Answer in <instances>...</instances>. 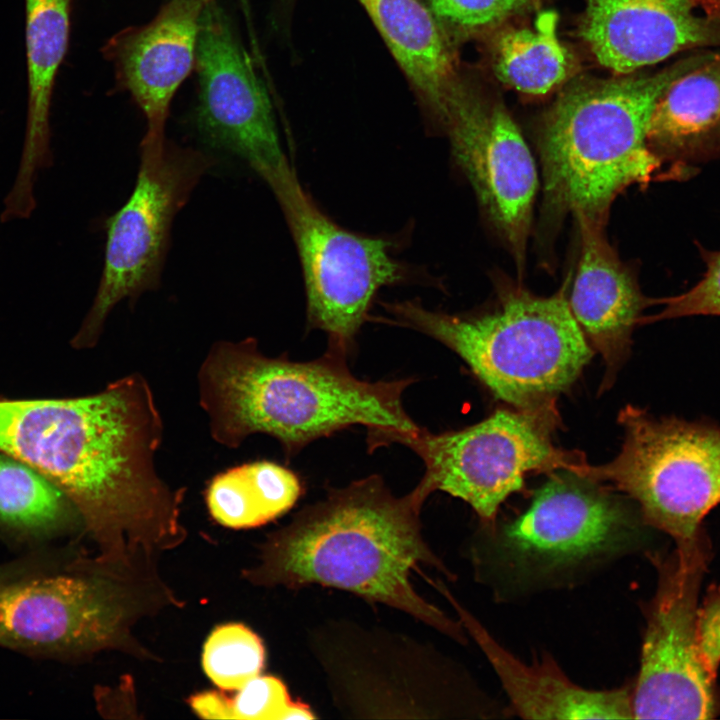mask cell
Masks as SVG:
<instances>
[{
    "mask_svg": "<svg viewBox=\"0 0 720 720\" xmlns=\"http://www.w3.org/2000/svg\"><path fill=\"white\" fill-rule=\"evenodd\" d=\"M162 436L152 390L138 373L83 397L0 400V450L52 482L88 529L115 547L178 529L181 494L155 467Z\"/></svg>",
    "mask_w": 720,
    "mask_h": 720,
    "instance_id": "1",
    "label": "cell"
},
{
    "mask_svg": "<svg viewBox=\"0 0 720 720\" xmlns=\"http://www.w3.org/2000/svg\"><path fill=\"white\" fill-rule=\"evenodd\" d=\"M426 498L418 485L395 496L378 475L330 489L271 534L248 576L261 585L342 589L465 643L461 623L420 596L410 580L422 566L454 578L422 535L420 512Z\"/></svg>",
    "mask_w": 720,
    "mask_h": 720,
    "instance_id": "2",
    "label": "cell"
},
{
    "mask_svg": "<svg viewBox=\"0 0 720 720\" xmlns=\"http://www.w3.org/2000/svg\"><path fill=\"white\" fill-rule=\"evenodd\" d=\"M345 356L295 362L267 357L254 338L212 345L198 372L199 402L212 438L237 448L268 434L291 457L312 441L354 425L367 428L370 449L421 429L402 396L415 379L369 382L355 377Z\"/></svg>",
    "mask_w": 720,
    "mask_h": 720,
    "instance_id": "3",
    "label": "cell"
},
{
    "mask_svg": "<svg viewBox=\"0 0 720 720\" xmlns=\"http://www.w3.org/2000/svg\"><path fill=\"white\" fill-rule=\"evenodd\" d=\"M711 55H694L651 75L582 81L566 89L540 135L545 207L604 225L627 187L690 176V167L667 164L650 149L649 125L670 84Z\"/></svg>",
    "mask_w": 720,
    "mask_h": 720,
    "instance_id": "4",
    "label": "cell"
},
{
    "mask_svg": "<svg viewBox=\"0 0 720 720\" xmlns=\"http://www.w3.org/2000/svg\"><path fill=\"white\" fill-rule=\"evenodd\" d=\"M385 307L394 323L447 346L497 399L518 409L555 403L594 355L563 294L511 289L493 310L476 315L432 311L416 301Z\"/></svg>",
    "mask_w": 720,
    "mask_h": 720,
    "instance_id": "5",
    "label": "cell"
},
{
    "mask_svg": "<svg viewBox=\"0 0 720 720\" xmlns=\"http://www.w3.org/2000/svg\"><path fill=\"white\" fill-rule=\"evenodd\" d=\"M617 421L624 431L617 456L586 463L577 474L632 498L645 523L676 545L699 539L703 520L720 504V423L655 416L631 404Z\"/></svg>",
    "mask_w": 720,
    "mask_h": 720,
    "instance_id": "6",
    "label": "cell"
},
{
    "mask_svg": "<svg viewBox=\"0 0 720 720\" xmlns=\"http://www.w3.org/2000/svg\"><path fill=\"white\" fill-rule=\"evenodd\" d=\"M559 423L555 404L499 409L483 421L433 434L421 428L403 444L423 461L418 483L428 497L442 491L469 504L486 524L499 507L523 488L529 472H577L586 462L578 451L556 447L551 434Z\"/></svg>",
    "mask_w": 720,
    "mask_h": 720,
    "instance_id": "7",
    "label": "cell"
},
{
    "mask_svg": "<svg viewBox=\"0 0 720 720\" xmlns=\"http://www.w3.org/2000/svg\"><path fill=\"white\" fill-rule=\"evenodd\" d=\"M140 148L134 189L106 222L102 276L92 306L72 340L77 348L97 343L107 316L120 301L133 303L159 287L173 219L215 162L208 154L166 139L141 141Z\"/></svg>",
    "mask_w": 720,
    "mask_h": 720,
    "instance_id": "8",
    "label": "cell"
},
{
    "mask_svg": "<svg viewBox=\"0 0 720 720\" xmlns=\"http://www.w3.org/2000/svg\"><path fill=\"white\" fill-rule=\"evenodd\" d=\"M301 261L311 328L328 335V351L347 357L377 291L401 281V265L382 238L347 231L303 190L293 168L269 184Z\"/></svg>",
    "mask_w": 720,
    "mask_h": 720,
    "instance_id": "9",
    "label": "cell"
},
{
    "mask_svg": "<svg viewBox=\"0 0 720 720\" xmlns=\"http://www.w3.org/2000/svg\"><path fill=\"white\" fill-rule=\"evenodd\" d=\"M708 560L702 536L657 560L658 584L632 688L635 719L714 716L715 677L703 662L697 632L700 586Z\"/></svg>",
    "mask_w": 720,
    "mask_h": 720,
    "instance_id": "10",
    "label": "cell"
},
{
    "mask_svg": "<svg viewBox=\"0 0 720 720\" xmlns=\"http://www.w3.org/2000/svg\"><path fill=\"white\" fill-rule=\"evenodd\" d=\"M194 65L203 138L247 161L267 184L290 168L267 90L214 0L201 15Z\"/></svg>",
    "mask_w": 720,
    "mask_h": 720,
    "instance_id": "11",
    "label": "cell"
},
{
    "mask_svg": "<svg viewBox=\"0 0 720 720\" xmlns=\"http://www.w3.org/2000/svg\"><path fill=\"white\" fill-rule=\"evenodd\" d=\"M630 530L625 509L598 482L562 470L504 527L500 542L513 568L546 574L617 552Z\"/></svg>",
    "mask_w": 720,
    "mask_h": 720,
    "instance_id": "12",
    "label": "cell"
},
{
    "mask_svg": "<svg viewBox=\"0 0 720 720\" xmlns=\"http://www.w3.org/2000/svg\"><path fill=\"white\" fill-rule=\"evenodd\" d=\"M126 606L114 586L46 571L0 590V646L39 656H76L119 639Z\"/></svg>",
    "mask_w": 720,
    "mask_h": 720,
    "instance_id": "13",
    "label": "cell"
},
{
    "mask_svg": "<svg viewBox=\"0 0 720 720\" xmlns=\"http://www.w3.org/2000/svg\"><path fill=\"white\" fill-rule=\"evenodd\" d=\"M441 119L452 153L492 224L524 257L538 186L531 152L502 104L484 103L455 87Z\"/></svg>",
    "mask_w": 720,
    "mask_h": 720,
    "instance_id": "14",
    "label": "cell"
},
{
    "mask_svg": "<svg viewBox=\"0 0 720 720\" xmlns=\"http://www.w3.org/2000/svg\"><path fill=\"white\" fill-rule=\"evenodd\" d=\"M696 0H588L581 35L597 61L627 74L683 50L720 47V19Z\"/></svg>",
    "mask_w": 720,
    "mask_h": 720,
    "instance_id": "15",
    "label": "cell"
},
{
    "mask_svg": "<svg viewBox=\"0 0 720 720\" xmlns=\"http://www.w3.org/2000/svg\"><path fill=\"white\" fill-rule=\"evenodd\" d=\"M211 0H170L149 23L126 29L106 45L118 80L147 122L142 141L165 139L171 100L195 64L204 7Z\"/></svg>",
    "mask_w": 720,
    "mask_h": 720,
    "instance_id": "16",
    "label": "cell"
},
{
    "mask_svg": "<svg viewBox=\"0 0 720 720\" xmlns=\"http://www.w3.org/2000/svg\"><path fill=\"white\" fill-rule=\"evenodd\" d=\"M581 253L570 299V310L607 371L608 389L630 354L632 333L642 311L659 299L642 294L633 273L620 261L603 233V225L578 222Z\"/></svg>",
    "mask_w": 720,
    "mask_h": 720,
    "instance_id": "17",
    "label": "cell"
},
{
    "mask_svg": "<svg viewBox=\"0 0 720 720\" xmlns=\"http://www.w3.org/2000/svg\"><path fill=\"white\" fill-rule=\"evenodd\" d=\"M464 630L473 638L497 675L511 711L524 719H630L632 689L594 690L568 678L553 658L527 664L504 648L439 582Z\"/></svg>",
    "mask_w": 720,
    "mask_h": 720,
    "instance_id": "18",
    "label": "cell"
},
{
    "mask_svg": "<svg viewBox=\"0 0 720 720\" xmlns=\"http://www.w3.org/2000/svg\"><path fill=\"white\" fill-rule=\"evenodd\" d=\"M69 17L70 0H26L27 126L19 169L4 201L2 221L31 215L36 174L51 162L50 105L56 74L67 50Z\"/></svg>",
    "mask_w": 720,
    "mask_h": 720,
    "instance_id": "19",
    "label": "cell"
},
{
    "mask_svg": "<svg viewBox=\"0 0 720 720\" xmlns=\"http://www.w3.org/2000/svg\"><path fill=\"white\" fill-rule=\"evenodd\" d=\"M648 143L665 163L689 166L720 152V56L677 78L653 111Z\"/></svg>",
    "mask_w": 720,
    "mask_h": 720,
    "instance_id": "20",
    "label": "cell"
},
{
    "mask_svg": "<svg viewBox=\"0 0 720 720\" xmlns=\"http://www.w3.org/2000/svg\"><path fill=\"white\" fill-rule=\"evenodd\" d=\"M423 100L441 117L456 87L447 41L420 0H359Z\"/></svg>",
    "mask_w": 720,
    "mask_h": 720,
    "instance_id": "21",
    "label": "cell"
},
{
    "mask_svg": "<svg viewBox=\"0 0 720 720\" xmlns=\"http://www.w3.org/2000/svg\"><path fill=\"white\" fill-rule=\"evenodd\" d=\"M302 494L298 476L271 461L235 466L215 475L206 489L212 517L241 529L263 525L290 510Z\"/></svg>",
    "mask_w": 720,
    "mask_h": 720,
    "instance_id": "22",
    "label": "cell"
},
{
    "mask_svg": "<svg viewBox=\"0 0 720 720\" xmlns=\"http://www.w3.org/2000/svg\"><path fill=\"white\" fill-rule=\"evenodd\" d=\"M554 11L539 14L533 27L510 28L497 38L493 64L497 77L516 90L542 95L563 82L572 58L557 36Z\"/></svg>",
    "mask_w": 720,
    "mask_h": 720,
    "instance_id": "23",
    "label": "cell"
},
{
    "mask_svg": "<svg viewBox=\"0 0 720 720\" xmlns=\"http://www.w3.org/2000/svg\"><path fill=\"white\" fill-rule=\"evenodd\" d=\"M76 508L52 482L0 450V528L27 538L49 537L69 528Z\"/></svg>",
    "mask_w": 720,
    "mask_h": 720,
    "instance_id": "24",
    "label": "cell"
},
{
    "mask_svg": "<svg viewBox=\"0 0 720 720\" xmlns=\"http://www.w3.org/2000/svg\"><path fill=\"white\" fill-rule=\"evenodd\" d=\"M264 663L262 640L243 624L229 623L216 627L204 644V671L221 689H240L260 674Z\"/></svg>",
    "mask_w": 720,
    "mask_h": 720,
    "instance_id": "25",
    "label": "cell"
},
{
    "mask_svg": "<svg viewBox=\"0 0 720 720\" xmlns=\"http://www.w3.org/2000/svg\"><path fill=\"white\" fill-rule=\"evenodd\" d=\"M706 264L703 277L688 291L659 299L664 309L651 320L676 319L689 316H720V251L699 247Z\"/></svg>",
    "mask_w": 720,
    "mask_h": 720,
    "instance_id": "26",
    "label": "cell"
},
{
    "mask_svg": "<svg viewBox=\"0 0 720 720\" xmlns=\"http://www.w3.org/2000/svg\"><path fill=\"white\" fill-rule=\"evenodd\" d=\"M291 702L280 679L259 674L238 689L232 699L234 719L283 720Z\"/></svg>",
    "mask_w": 720,
    "mask_h": 720,
    "instance_id": "27",
    "label": "cell"
},
{
    "mask_svg": "<svg viewBox=\"0 0 720 720\" xmlns=\"http://www.w3.org/2000/svg\"><path fill=\"white\" fill-rule=\"evenodd\" d=\"M533 0H429L439 17L464 28L497 23Z\"/></svg>",
    "mask_w": 720,
    "mask_h": 720,
    "instance_id": "28",
    "label": "cell"
},
{
    "mask_svg": "<svg viewBox=\"0 0 720 720\" xmlns=\"http://www.w3.org/2000/svg\"><path fill=\"white\" fill-rule=\"evenodd\" d=\"M697 632L703 662L716 677L720 665V587H711L699 603Z\"/></svg>",
    "mask_w": 720,
    "mask_h": 720,
    "instance_id": "29",
    "label": "cell"
},
{
    "mask_svg": "<svg viewBox=\"0 0 720 720\" xmlns=\"http://www.w3.org/2000/svg\"><path fill=\"white\" fill-rule=\"evenodd\" d=\"M193 711L204 719H234L232 699L216 691H205L190 698Z\"/></svg>",
    "mask_w": 720,
    "mask_h": 720,
    "instance_id": "30",
    "label": "cell"
},
{
    "mask_svg": "<svg viewBox=\"0 0 720 720\" xmlns=\"http://www.w3.org/2000/svg\"><path fill=\"white\" fill-rule=\"evenodd\" d=\"M46 562L40 556H31L0 565V590L17 579L46 570Z\"/></svg>",
    "mask_w": 720,
    "mask_h": 720,
    "instance_id": "31",
    "label": "cell"
},
{
    "mask_svg": "<svg viewBox=\"0 0 720 720\" xmlns=\"http://www.w3.org/2000/svg\"><path fill=\"white\" fill-rule=\"evenodd\" d=\"M316 718L308 705L301 702H291L287 708L283 720H309Z\"/></svg>",
    "mask_w": 720,
    "mask_h": 720,
    "instance_id": "32",
    "label": "cell"
},
{
    "mask_svg": "<svg viewBox=\"0 0 720 720\" xmlns=\"http://www.w3.org/2000/svg\"><path fill=\"white\" fill-rule=\"evenodd\" d=\"M697 7L704 10L705 15L720 19V0H696Z\"/></svg>",
    "mask_w": 720,
    "mask_h": 720,
    "instance_id": "33",
    "label": "cell"
}]
</instances>
